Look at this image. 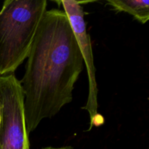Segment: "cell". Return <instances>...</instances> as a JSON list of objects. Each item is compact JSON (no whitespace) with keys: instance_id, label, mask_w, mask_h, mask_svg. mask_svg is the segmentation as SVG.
I'll use <instances>...</instances> for the list:
<instances>
[{"instance_id":"1","label":"cell","mask_w":149,"mask_h":149,"mask_svg":"<svg viewBox=\"0 0 149 149\" xmlns=\"http://www.w3.org/2000/svg\"><path fill=\"white\" fill-rule=\"evenodd\" d=\"M20 81L29 134L73 100L83 57L64 10H46L39 25Z\"/></svg>"},{"instance_id":"2","label":"cell","mask_w":149,"mask_h":149,"mask_svg":"<svg viewBox=\"0 0 149 149\" xmlns=\"http://www.w3.org/2000/svg\"><path fill=\"white\" fill-rule=\"evenodd\" d=\"M47 0H6L0 10V77L14 74L28 58Z\"/></svg>"},{"instance_id":"3","label":"cell","mask_w":149,"mask_h":149,"mask_svg":"<svg viewBox=\"0 0 149 149\" xmlns=\"http://www.w3.org/2000/svg\"><path fill=\"white\" fill-rule=\"evenodd\" d=\"M24 98L14 74L0 77V149H30Z\"/></svg>"},{"instance_id":"4","label":"cell","mask_w":149,"mask_h":149,"mask_svg":"<svg viewBox=\"0 0 149 149\" xmlns=\"http://www.w3.org/2000/svg\"><path fill=\"white\" fill-rule=\"evenodd\" d=\"M64 11L67 15L74 35L77 38L79 47L81 49L83 61L85 62L89 79V94L86 105L82 108L87 111L90 114V129L93 126H99L103 124V118L97 113V81L95 79V68L94 65L93 49L90 35L87 31V23L84 20V14L81 4L84 1H60Z\"/></svg>"},{"instance_id":"5","label":"cell","mask_w":149,"mask_h":149,"mask_svg":"<svg viewBox=\"0 0 149 149\" xmlns=\"http://www.w3.org/2000/svg\"><path fill=\"white\" fill-rule=\"evenodd\" d=\"M107 4L117 12H125L133 16L137 20L145 24L149 19V1H107Z\"/></svg>"},{"instance_id":"6","label":"cell","mask_w":149,"mask_h":149,"mask_svg":"<svg viewBox=\"0 0 149 149\" xmlns=\"http://www.w3.org/2000/svg\"><path fill=\"white\" fill-rule=\"evenodd\" d=\"M41 149H74V148L71 146H64V147H58V148H56V147H52V146H47L45 147V148H42Z\"/></svg>"}]
</instances>
